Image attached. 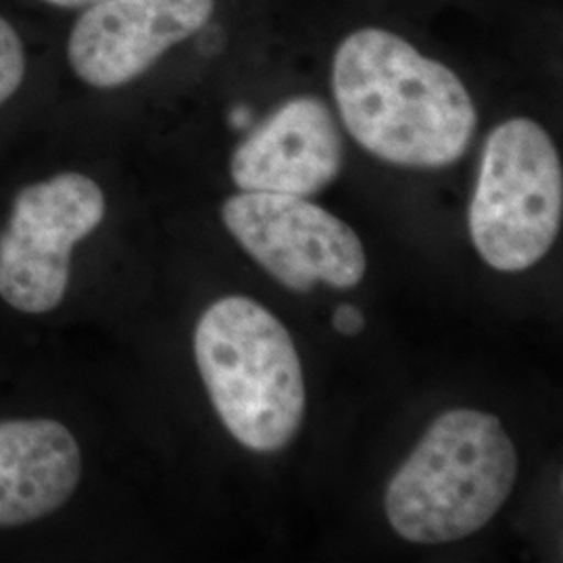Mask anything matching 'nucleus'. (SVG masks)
Segmentation results:
<instances>
[{"label": "nucleus", "instance_id": "obj_1", "mask_svg": "<svg viewBox=\"0 0 563 563\" xmlns=\"http://www.w3.org/2000/svg\"><path fill=\"white\" fill-rule=\"evenodd\" d=\"M332 90L346 132L393 165L446 167L462 159L476 130V107L463 81L380 27L341 42Z\"/></svg>", "mask_w": 563, "mask_h": 563}, {"label": "nucleus", "instance_id": "obj_2", "mask_svg": "<svg viewBox=\"0 0 563 563\" xmlns=\"http://www.w3.org/2000/svg\"><path fill=\"white\" fill-rule=\"evenodd\" d=\"M107 220L104 186L78 167L36 174L0 199V328L65 332L76 322Z\"/></svg>", "mask_w": 563, "mask_h": 563}, {"label": "nucleus", "instance_id": "obj_3", "mask_svg": "<svg viewBox=\"0 0 563 563\" xmlns=\"http://www.w3.org/2000/svg\"><path fill=\"white\" fill-rule=\"evenodd\" d=\"M518 451L497 416L449 409L390 478L384 511L409 543H453L476 534L511 495Z\"/></svg>", "mask_w": 563, "mask_h": 563}, {"label": "nucleus", "instance_id": "obj_4", "mask_svg": "<svg viewBox=\"0 0 563 563\" xmlns=\"http://www.w3.org/2000/svg\"><path fill=\"white\" fill-rule=\"evenodd\" d=\"M192 357L225 430L246 449L274 453L305 418L301 357L262 302L230 295L211 302L192 332Z\"/></svg>", "mask_w": 563, "mask_h": 563}, {"label": "nucleus", "instance_id": "obj_5", "mask_svg": "<svg viewBox=\"0 0 563 563\" xmlns=\"http://www.w3.org/2000/svg\"><path fill=\"white\" fill-rule=\"evenodd\" d=\"M562 218V159L551 136L528 118L499 123L484 142L467 209L478 255L497 272H523L549 253Z\"/></svg>", "mask_w": 563, "mask_h": 563}, {"label": "nucleus", "instance_id": "obj_6", "mask_svg": "<svg viewBox=\"0 0 563 563\" xmlns=\"http://www.w3.org/2000/svg\"><path fill=\"white\" fill-rule=\"evenodd\" d=\"M222 222L288 290L309 292L320 282L346 290L365 276L367 257L353 228L305 197L241 192L223 202Z\"/></svg>", "mask_w": 563, "mask_h": 563}, {"label": "nucleus", "instance_id": "obj_7", "mask_svg": "<svg viewBox=\"0 0 563 563\" xmlns=\"http://www.w3.org/2000/svg\"><path fill=\"white\" fill-rule=\"evenodd\" d=\"M213 9L216 0H102L71 27L69 67L95 90L128 86L197 34Z\"/></svg>", "mask_w": 563, "mask_h": 563}, {"label": "nucleus", "instance_id": "obj_8", "mask_svg": "<svg viewBox=\"0 0 563 563\" xmlns=\"http://www.w3.org/2000/svg\"><path fill=\"white\" fill-rule=\"evenodd\" d=\"M342 136L325 102L297 97L284 102L236 146L230 174L242 192L311 197L339 178Z\"/></svg>", "mask_w": 563, "mask_h": 563}, {"label": "nucleus", "instance_id": "obj_9", "mask_svg": "<svg viewBox=\"0 0 563 563\" xmlns=\"http://www.w3.org/2000/svg\"><path fill=\"white\" fill-rule=\"evenodd\" d=\"M27 76V55L20 32L0 15V111H4Z\"/></svg>", "mask_w": 563, "mask_h": 563}, {"label": "nucleus", "instance_id": "obj_10", "mask_svg": "<svg viewBox=\"0 0 563 563\" xmlns=\"http://www.w3.org/2000/svg\"><path fill=\"white\" fill-rule=\"evenodd\" d=\"M332 325L334 330L342 336H357L362 334L365 328V318H363L362 309L355 305H339L332 313Z\"/></svg>", "mask_w": 563, "mask_h": 563}, {"label": "nucleus", "instance_id": "obj_11", "mask_svg": "<svg viewBox=\"0 0 563 563\" xmlns=\"http://www.w3.org/2000/svg\"><path fill=\"white\" fill-rule=\"evenodd\" d=\"M51 7H59V9H88V7H95L102 0H42Z\"/></svg>", "mask_w": 563, "mask_h": 563}]
</instances>
